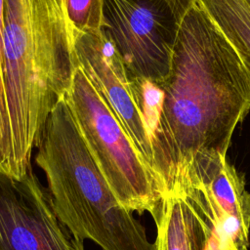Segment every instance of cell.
<instances>
[{"instance_id": "7a4b0ae2", "label": "cell", "mask_w": 250, "mask_h": 250, "mask_svg": "<svg viewBox=\"0 0 250 250\" xmlns=\"http://www.w3.org/2000/svg\"><path fill=\"white\" fill-rule=\"evenodd\" d=\"M4 67L13 173L21 178L79 67L60 0H5Z\"/></svg>"}, {"instance_id": "5b68a950", "label": "cell", "mask_w": 250, "mask_h": 250, "mask_svg": "<svg viewBox=\"0 0 250 250\" xmlns=\"http://www.w3.org/2000/svg\"><path fill=\"white\" fill-rule=\"evenodd\" d=\"M189 0H105L104 29L130 77L162 84L172 62L177 23Z\"/></svg>"}, {"instance_id": "7c38bea8", "label": "cell", "mask_w": 250, "mask_h": 250, "mask_svg": "<svg viewBox=\"0 0 250 250\" xmlns=\"http://www.w3.org/2000/svg\"><path fill=\"white\" fill-rule=\"evenodd\" d=\"M4 6L5 0H0V173L14 177L11 126L5 89Z\"/></svg>"}, {"instance_id": "4fadbf2b", "label": "cell", "mask_w": 250, "mask_h": 250, "mask_svg": "<svg viewBox=\"0 0 250 250\" xmlns=\"http://www.w3.org/2000/svg\"><path fill=\"white\" fill-rule=\"evenodd\" d=\"M248 246L245 243L235 241L233 239L221 240L220 250H248Z\"/></svg>"}, {"instance_id": "277c9868", "label": "cell", "mask_w": 250, "mask_h": 250, "mask_svg": "<svg viewBox=\"0 0 250 250\" xmlns=\"http://www.w3.org/2000/svg\"><path fill=\"white\" fill-rule=\"evenodd\" d=\"M84 142L118 201L132 212L159 214L163 192L116 115L80 67L65 95Z\"/></svg>"}, {"instance_id": "9c48e42d", "label": "cell", "mask_w": 250, "mask_h": 250, "mask_svg": "<svg viewBox=\"0 0 250 250\" xmlns=\"http://www.w3.org/2000/svg\"><path fill=\"white\" fill-rule=\"evenodd\" d=\"M232 46L250 77V0H197Z\"/></svg>"}, {"instance_id": "8992f818", "label": "cell", "mask_w": 250, "mask_h": 250, "mask_svg": "<svg viewBox=\"0 0 250 250\" xmlns=\"http://www.w3.org/2000/svg\"><path fill=\"white\" fill-rule=\"evenodd\" d=\"M0 250H85L32 169L21 178L0 173Z\"/></svg>"}, {"instance_id": "6da1fadb", "label": "cell", "mask_w": 250, "mask_h": 250, "mask_svg": "<svg viewBox=\"0 0 250 250\" xmlns=\"http://www.w3.org/2000/svg\"><path fill=\"white\" fill-rule=\"evenodd\" d=\"M161 87L152 173L166 197L194 165L227 157L232 133L250 109V77L197 0H189L180 15Z\"/></svg>"}, {"instance_id": "ba28073f", "label": "cell", "mask_w": 250, "mask_h": 250, "mask_svg": "<svg viewBox=\"0 0 250 250\" xmlns=\"http://www.w3.org/2000/svg\"><path fill=\"white\" fill-rule=\"evenodd\" d=\"M153 220L157 229L154 250H205L214 230L201 206L184 187L164 197Z\"/></svg>"}, {"instance_id": "52a82bcc", "label": "cell", "mask_w": 250, "mask_h": 250, "mask_svg": "<svg viewBox=\"0 0 250 250\" xmlns=\"http://www.w3.org/2000/svg\"><path fill=\"white\" fill-rule=\"evenodd\" d=\"M74 51L78 66L110 106L152 173V148L133 97L130 75L108 34L104 28L78 33Z\"/></svg>"}, {"instance_id": "30bf717a", "label": "cell", "mask_w": 250, "mask_h": 250, "mask_svg": "<svg viewBox=\"0 0 250 250\" xmlns=\"http://www.w3.org/2000/svg\"><path fill=\"white\" fill-rule=\"evenodd\" d=\"M130 83L135 103L144 121L152 148V142L158 130L162 111L163 89L161 84L142 77H130Z\"/></svg>"}, {"instance_id": "8fae6325", "label": "cell", "mask_w": 250, "mask_h": 250, "mask_svg": "<svg viewBox=\"0 0 250 250\" xmlns=\"http://www.w3.org/2000/svg\"><path fill=\"white\" fill-rule=\"evenodd\" d=\"M105 0H64V13L69 30L74 36L78 33L96 32L104 28Z\"/></svg>"}, {"instance_id": "3957f363", "label": "cell", "mask_w": 250, "mask_h": 250, "mask_svg": "<svg viewBox=\"0 0 250 250\" xmlns=\"http://www.w3.org/2000/svg\"><path fill=\"white\" fill-rule=\"evenodd\" d=\"M36 147L55 210L79 240L103 250H154L95 162L65 96L50 112Z\"/></svg>"}, {"instance_id": "5bb4252c", "label": "cell", "mask_w": 250, "mask_h": 250, "mask_svg": "<svg viewBox=\"0 0 250 250\" xmlns=\"http://www.w3.org/2000/svg\"><path fill=\"white\" fill-rule=\"evenodd\" d=\"M63 1H64V0H60V2H61V5H62V4H63Z\"/></svg>"}]
</instances>
